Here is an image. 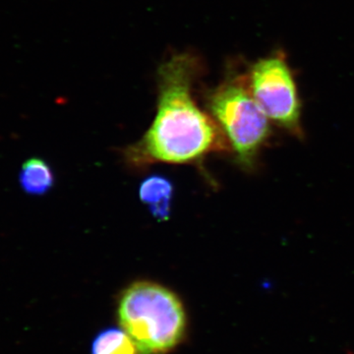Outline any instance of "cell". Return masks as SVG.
<instances>
[{
	"instance_id": "8992f818",
	"label": "cell",
	"mask_w": 354,
	"mask_h": 354,
	"mask_svg": "<svg viewBox=\"0 0 354 354\" xmlns=\"http://www.w3.org/2000/svg\"><path fill=\"white\" fill-rule=\"evenodd\" d=\"M19 184L26 194L44 196L55 186V172L44 158H30L21 167Z\"/></svg>"
},
{
	"instance_id": "7a4b0ae2",
	"label": "cell",
	"mask_w": 354,
	"mask_h": 354,
	"mask_svg": "<svg viewBox=\"0 0 354 354\" xmlns=\"http://www.w3.org/2000/svg\"><path fill=\"white\" fill-rule=\"evenodd\" d=\"M118 316L138 354L167 353L185 334L186 314L180 300L151 281H137L121 293Z\"/></svg>"
},
{
	"instance_id": "277c9868",
	"label": "cell",
	"mask_w": 354,
	"mask_h": 354,
	"mask_svg": "<svg viewBox=\"0 0 354 354\" xmlns=\"http://www.w3.org/2000/svg\"><path fill=\"white\" fill-rule=\"evenodd\" d=\"M248 85L254 99L271 122L293 136L304 137L301 102L285 58L272 55L256 62Z\"/></svg>"
},
{
	"instance_id": "6da1fadb",
	"label": "cell",
	"mask_w": 354,
	"mask_h": 354,
	"mask_svg": "<svg viewBox=\"0 0 354 354\" xmlns=\"http://www.w3.org/2000/svg\"><path fill=\"white\" fill-rule=\"evenodd\" d=\"M195 71L189 55H176L162 65L157 115L143 138L128 149L131 164H192L209 153L227 150V140L218 123L193 99Z\"/></svg>"
},
{
	"instance_id": "3957f363",
	"label": "cell",
	"mask_w": 354,
	"mask_h": 354,
	"mask_svg": "<svg viewBox=\"0 0 354 354\" xmlns=\"http://www.w3.org/2000/svg\"><path fill=\"white\" fill-rule=\"evenodd\" d=\"M209 106L239 164L251 169L270 141L272 128L248 83L237 79L223 84L211 95Z\"/></svg>"
},
{
	"instance_id": "52a82bcc",
	"label": "cell",
	"mask_w": 354,
	"mask_h": 354,
	"mask_svg": "<svg viewBox=\"0 0 354 354\" xmlns=\"http://www.w3.org/2000/svg\"><path fill=\"white\" fill-rule=\"evenodd\" d=\"M91 354H138L131 337L123 329L109 328L95 337Z\"/></svg>"
},
{
	"instance_id": "5b68a950",
	"label": "cell",
	"mask_w": 354,
	"mask_h": 354,
	"mask_svg": "<svg viewBox=\"0 0 354 354\" xmlns=\"http://www.w3.org/2000/svg\"><path fill=\"white\" fill-rule=\"evenodd\" d=\"M174 193V183L164 176L153 174L140 184L139 197L142 204L160 221H167L171 216Z\"/></svg>"
}]
</instances>
